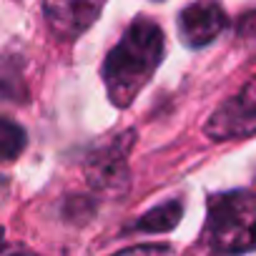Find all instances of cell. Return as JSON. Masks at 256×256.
<instances>
[{"mask_svg": "<svg viewBox=\"0 0 256 256\" xmlns=\"http://www.w3.org/2000/svg\"><path fill=\"white\" fill-rule=\"evenodd\" d=\"M206 134L216 141L244 138L256 134V80L241 88L234 98H228L208 120Z\"/></svg>", "mask_w": 256, "mask_h": 256, "instance_id": "cell-3", "label": "cell"}, {"mask_svg": "<svg viewBox=\"0 0 256 256\" xmlns=\"http://www.w3.org/2000/svg\"><path fill=\"white\" fill-rule=\"evenodd\" d=\"M98 13V3H46L48 23L63 38H76L78 33H83Z\"/></svg>", "mask_w": 256, "mask_h": 256, "instance_id": "cell-5", "label": "cell"}, {"mask_svg": "<svg viewBox=\"0 0 256 256\" xmlns=\"http://www.w3.org/2000/svg\"><path fill=\"white\" fill-rule=\"evenodd\" d=\"M226 26V13L218 3H194L178 16V33L191 48L208 46Z\"/></svg>", "mask_w": 256, "mask_h": 256, "instance_id": "cell-4", "label": "cell"}, {"mask_svg": "<svg viewBox=\"0 0 256 256\" xmlns=\"http://www.w3.org/2000/svg\"><path fill=\"white\" fill-rule=\"evenodd\" d=\"M13 256H33V254H13Z\"/></svg>", "mask_w": 256, "mask_h": 256, "instance_id": "cell-9", "label": "cell"}, {"mask_svg": "<svg viewBox=\"0 0 256 256\" xmlns=\"http://www.w3.org/2000/svg\"><path fill=\"white\" fill-rule=\"evenodd\" d=\"M181 214H184V206H181L178 201H168V204L156 206V208H151L148 214H144L136 226H138L141 231H148V234L171 231V228L181 221Z\"/></svg>", "mask_w": 256, "mask_h": 256, "instance_id": "cell-6", "label": "cell"}, {"mask_svg": "<svg viewBox=\"0 0 256 256\" xmlns=\"http://www.w3.org/2000/svg\"><path fill=\"white\" fill-rule=\"evenodd\" d=\"M204 241L218 256L241 254L256 246V196L248 191H228L211 196Z\"/></svg>", "mask_w": 256, "mask_h": 256, "instance_id": "cell-2", "label": "cell"}, {"mask_svg": "<svg viewBox=\"0 0 256 256\" xmlns=\"http://www.w3.org/2000/svg\"><path fill=\"white\" fill-rule=\"evenodd\" d=\"M0 146H3V161H13L26 148V131L10 118H3L0 123Z\"/></svg>", "mask_w": 256, "mask_h": 256, "instance_id": "cell-7", "label": "cell"}, {"mask_svg": "<svg viewBox=\"0 0 256 256\" xmlns=\"http://www.w3.org/2000/svg\"><path fill=\"white\" fill-rule=\"evenodd\" d=\"M164 56V33L151 18H138L108 53L103 80L116 106H128L148 83Z\"/></svg>", "mask_w": 256, "mask_h": 256, "instance_id": "cell-1", "label": "cell"}, {"mask_svg": "<svg viewBox=\"0 0 256 256\" xmlns=\"http://www.w3.org/2000/svg\"><path fill=\"white\" fill-rule=\"evenodd\" d=\"M116 256H171V248H166V246H134V248L120 251Z\"/></svg>", "mask_w": 256, "mask_h": 256, "instance_id": "cell-8", "label": "cell"}]
</instances>
